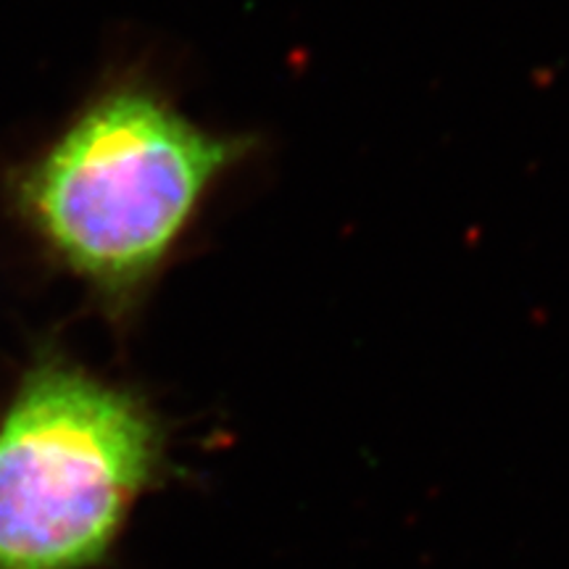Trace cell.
Wrapping results in <instances>:
<instances>
[{
	"instance_id": "6da1fadb",
	"label": "cell",
	"mask_w": 569,
	"mask_h": 569,
	"mask_svg": "<svg viewBox=\"0 0 569 569\" xmlns=\"http://www.w3.org/2000/svg\"><path fill=\"white\" fill-rule=\"evenodd\" d=\"M248 140L203 130L151 90L101 98L21 184L42 238L106 298L127 303L159 272Z\"/></svg>"
},
{
	"instance_id": "7a4b0ae2",
	"label": "cell",
	"mask_w": 569,
	"mask_h": 569,
	"mask_svg": "<svg viewBox=\"0 0 569 569\" xmlns=\"http://www.w3.org/2000/svg\"><path fill=\"white\" fill-rule=\"evenodd\" d=\"M163 469V427L140 396L38 361L0 417V569L101 567Z\"/></svg>"
}]
</instances>
